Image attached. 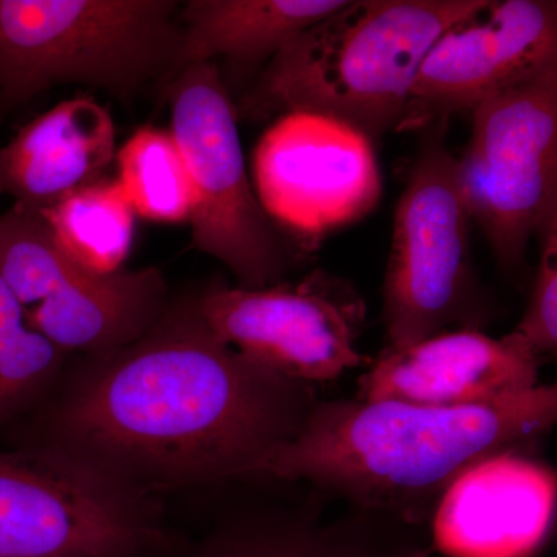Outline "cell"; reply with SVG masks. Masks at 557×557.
Wrapping results in <instances>:
<instances>
[{
  "label": "cell",
  "instance_id": "obj_1",
  "mask_svg": "<svg viewBox=\"0 0 557 557\" xmlns=\"http://www.w3.org/2000/svg\"><path fill=\"white\" fill-rule=\"evenodd\" d=\"M318 401L317 387L234 350L186 304L94 355L17 448L60 450L145 491L258 479Z\"/></svg>",
  "mask_w": 557,
  "mask_h": 557
},
{
  "label": "cell",
  "instance_id": "obj_2",
  "mask_svg": "<svg viewBox=\"0 0 557 557\" xmlns=\"http://www.w3.org/2000/svg\"><path fill=\"white\" fill-rule=\"evenodd\" d=\"M556 426L557 383L463 408L319 399L260 478L307 483L336 500L431 527L461 475Z\"/></svg>",
  "mask_w": 557,
  "mask_h": 557
},
{
  "label": "cell",
  "instance_id": "obj_3",
  "mask_svg": "<svg viewBox=\"0 0 557 557\" xmlns=\"http://www.w3.org/2000/svg\"><path fill=\"white\" fill-rule=\"evenodd\" d=\"M486 0H346L260 70L242 116L309 113L370 141L399 132L421 65L443 33Z\"/></svg>",
  "mask_w": 557,
  "mask_h": 557
},
{
  "label": "cell",
  "instance_id": "obj_4",
  "mask_svg": "<svg viewBox=\"0 0 557 557\" xmlns=\"http://www.w3.org/2000/svg\"><path fill=\"white\" fill-rule=\"evenodd\" d=\"M171 0H0V97L21 104L64 84L137 94L182 67Z\"/></svg>",
  "mask_w": 557,
  "mask_h": 557
},
{
  "label": "cell",
  "instance_id": "obj_5",
  "mask_svg": "<svg viewBox=\"0 0 557 557\" xmlns=\"http://www.w3.org/2000/svg\"><path fill=\"white\" fill-rule=\"evenodd\" d=\"M177 547L148 491L60 450L0 449V557H160Z\"/></svg>",
  "mask_w": 557,
  "mask_h": 557
},
{
  "label": "cell",
  "instance_id": "obj_6",
  "mask_svg": "<svg viewBox=\"0 0 557 557\" xmlns=\"http://www.w3.org/2000/svg\"><path fill=\"white\" fill-rule=\"evenodd\" d=\"M171 134L188 168L196 247L222 262L237 287L278 284L299 247L267 214L248 177L236 106L215 62L188 65L175 76Z\"/></svg>",
  "mask_w": 557,
  "mask_h": 557
},
{
  "label": "cell",
  "instance_id": "obj_7",
  "mask_svg": "<svg viewBox=\"0 0 557 557\" xmlns=\"http://www.w3.org/2000/svg\"><path fill=\"white\" fill-rule=\"evenodd\" d=\"M443 129L432 132L421 149L395 211L383 285L386 348L450 330H480L485 321L471 259L472 219Z\"/></svg>",
  "mask_w": 557,
  "mask_h": 557
},
{
  "label": "cell",
  "instance_id": "obj_8",
  "mask_svg": "<svg viewBox=\"0 0 557 557\" xmlns=\"http://www.w3.org/2000/svg\"><path fill=\"white\" fill-rule=\"evenodd\" d=\"M0 276L33 330L65 355H101L145 336L166 311L157 269L97 273L65 255L42 215L0 214Z\"/></svg>",
  "mask_w": 557,
  "mask_h": 557
},
{
  "label": "cell",
  "instance_id": "obj_9",
  "mask_svg": "<svg viewBox=\"0 0 557 557\" xmlns=\"http://www.w3.org/2000/svg\"><path fill=\"white\" fill-rule=\"evenodd\" d=\"M471 113L458 183L498 263L516 273L557 205V70Z\"/></svg>",
  "mask_w": 557,
  "mask_h": 557
},
{
  "label": "cell",
  "instance_id": "obj_10",
  "mask_svg": "<svg viewBox=\"0 0 557 557\" xmlns=\"http://www.w3.org/2000/svg\"><path fill=\"white\" fill-rule=\"evenodd\" d=\"M197 307L220 341L311 386L373 361L358 348L364 299L346 278L325 271H314L298 284L218 285L197 300Z\"/></svg>",
  "mask_w": 557,
  "mask_h": 557
},
{
  "label": "cell",
  "instance_id": "obj_11",
  "mask_svg": "<svg viewBox=\"0 0 557 557\" xmlns=\"http://www.w3.org/2000/svg\"><path fill=\"white\" fill-rule=\"evenodd\" d=\"M255 189L267 214L309 251L313 242L364 218L381 196L373 143L322 116L274 120L252 156Z\"/></svg>",
  "mask_w": 557,
  "mask_h": 557
},
{
  "label": "cell",
  "instance_id": "obj_12",
  "mask_svg": "<svg viewBox=\"0 0 557 557\" xmlns=\"http://www.w3.org/2000/svg\"><path fill=\"white\" fill-rule=\"evenodd\" d=\"M557 70V0H486L440 36L399 131L431 129Z\"/></svg>",
  "mask_w": 557,
  "mask_h": 557
},
{
  "label": "cell",
  "instance_id": "obj_13",
  "mask_svg": "<svg viewBox=\"0 0 557 557\" xmlns=\"http://www.w3.org/2000/svg\"><path fill=\"white\" fill-rule=\"evenodd\" d=\"M539 361L516 330L502 338L450 330L408 347H384L359 379L355 398L417 408L485 405L536 387Z\"/></svg>",
  "mask_w": 557,
  "mask_h": 557
},
{
  "label": "cell",
  "instance_id": "obj_14",
  "mask_svg": "<svg viewBox=\"0 0 557 557\" xmlns=\"http://www.w3.org/2000/svg\"><path fill=\"white\" fill-rule=\"evenodd\" d=\"M556 507L555 472L504 454L449 487L431 522L432 542L449 557H528L547 536Z\"/></svg>",
  "mask_w": 557,
  "mask_h": 557
},
{
  "label": "cell",
  "instance_id": "obj_15",
  "mask_svg": "<svg viewBox=\"0 0 557 557\" xmlns=\"http://www.w3.org/2000/svg\"><path fill=\"white\" fill-rule=\"evenodd\" d=\"M324 518L321 509L262 507L234 516L190 557H429L426 525L344 502Z\"/></svg>",
  "mask_w": 557,
  "mask_h": 557
},
{
  "label": "cell",
  "instance_id": "obj_16",
  "mask_svg": "<svg viewBox=\"0 0 557 557\" xmlns=\"http://www.w3.org/2000/svg\"><path fill=\"white\" fill-rule=\"evenodd\" d=\"M115 137L112 115L97 101H62L0 148V194L14 208L42 214L100 180L115 157Z\"/></svg>",
  "mask_w": 557,
  "mask_h": 557
},
{
  "label": "cell",
  "instance_id": "obj_17",
  "mask_svg": "<svg viewBox=\"0 0 557 557\" xmlns=\"http://www.w3.org/2000/svg\"><path fill=\"white\" fill-rule=\"evenodd\" d=\"M346 0H190L183 7L182 67L225 60L231 67L269 64L288 44Z\"/></svg>",
  "mask_w": 557,
  "mask_h": 557
},
{
  "label": "cell",
  "instance_id": "obj_18",
  "mask_svg": "<svg viewBox=\"0 0 557 557\" xmlns=\"http://www.w3.org/2000/svg\"><path fill=\"white\" fill-rule=\"evenodd\" d=\"M62 251L97 273L123 270L134 242L135 211L119 180L84 186L42 212Z\"/></svg>",
  "mask_w": 557,
  "mask_h": 557
},
{
  "label": "cell",
  "instance_id": "obj_19",
  "mask_svg": "<svg viewBox=\"0 0 557 557\" xmlns=\"http://www.w3.org/2000/svg\"><path fill=\"white\" fill-rule=\"evenodd\" d=\"M64 361V351L30 327L0 276V431L49 398Z\"/></svg>",
  "mask_w": 557,
  "mask_h": 557
},
{
  "label": "cell",
  "instance_id": "obj_20",
  "mask_svg": "<svg viewBox=\"0 0 557 557\" xmlns=\"http://www.w3.org/2000/svg\"><path fill=\"white\" fill-rule=\"evenodd\" d=\"M119 183L143 219L189 222L193 188L188 168L171 131L141 127L119 153Z\"/></svg>",
  "mask_w": 557,
  "mask_h": 557
},
{
  "label": "cell",
  "instance_id": "obj_21",
  "mask_svg": "<svg viewBox=\"0 0 557 557\" xmlns=\"http://www.w3.org/2000/svg\"><path fill=\"white\" fill-rule=\"evenodd\" d=\"M541 237L536 282L525 314L515 330L539 357L557 358V205Z\"/></svg>",
  "mask_w": 557,
  "mask_h": 557
}]
</instances>
